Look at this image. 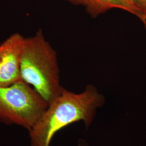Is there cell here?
<instances>
[{"instance_id": "6", "label": "cell", "mask_w": 146, "mask_h": 146, "mask_svg": "<svg viewBox=\"0 0 146 146\" xmlns=\"http://www.w3.org/2000/svg\"><path fill=\"white\" fill-rule=\"evenodd\" d=\"M142 11L146 16V0H128Z\"/></svg>"}, {"instance_id": "2", "label": "cell", "mask_w": 146, "mask_h": 146, "mask_svg": "<svg viewBox=\"0 0 146 146\" xmlns=\"http://www.w3.org/2000/svg\"><path fill=\"white\" fill-rule=\"evenodd\" d=\"M22 80L31 86L49 104L62 91L56 52L41 29L25 37L21 64Z\"/></svg>"}, {"instance_id": "4", "label": "cell", "mask_w": 146, "mask_h": 146, "mask_svg": "<svg viewBox=\"0 0 146 146\" xmlns=\"http://www.w3.org/2000/svg\"><path fill=\"white\" fill-rule=\"evenodd\" d=\"M25 37L11 34L0 44V87L9 86L22 80V55Z\"/></svg>"}, {"instance_id": "7", "label": "cell", "mask_w": 146, "mask_h": 146, "mask_svg": "<svg viewBox=\"0 0 146 146\" xmlns=\"http://www.w3.org/2000/svg\"><path fill=\"white\" fill-rule=\"evenodd\" d=\"M66 1H67L68 2H70L73 4H75V5H84V0H66Z\"/></svg>"}, {"instance_id": "5", "label": "cell", "mask_w": 146, "mask_h": 146, "mask_svg": "<svg viewBox=\"0 0 146 146\" xmlns=\"http://www.w3.org/2000/svg\"><path fill=\"white\" fill-rule=\"evenodd\" d=\"M86 11L93 17L104 13L113 8L127 11L138 17L146 28L145 13L128 0H84Z\"/></svg>"}, {"instance_id": "3", "label": "cell", "mask_w": 146, "mask_h": 146, "mask_svg": "<svg viewBox=\"0 0 146 146\" xmlns=\"http://www.w3.org/2000/svg\"><path fill=\"white\" fill-rule=\"evenodd\" d=\"M46 100L23 80L0 87V122L29 131L47 110Z\"/></svg>"}, {"instance_id": "1", "label": "cell", "mask_w": 146, "mask_h": 146, "mask_svg": "<svg viewBox=\"0 0 146 146\" xmlns=\"http://www.w3.org/2000/svg\"><path fill=\"white\" fill-rule=\"evenodd\" d=\"M104 104V95L92 84L86 86L80 93L63 89L29 131L30 146H50L58 131L75 122L82 121L86 128L88 127L98 110Z\"/></svg>"}, {"instance_id": "8", "label": "cell", "mask_w": 146, "mask_h": 146, "mask_svg": "<svg viewBox=\"0 0 146 146\" xmlns=\"http://www.w3.org/2000/svg\"><path fill=\"white\" fill-rule=\"evenodd\" d=\"M78 146H87V144L84 142V141H81L79 142V144H78Z\"/></svg>"}]
</instances>
